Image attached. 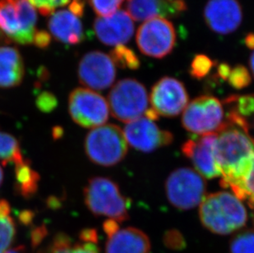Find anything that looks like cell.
Wrapping results in <instances>:
<instances>
[{"mask_svg":"<svg viewBox=\"0 0 254 253\" xmlns=\"http://www.w3.org/2000/svg\"><path fill=\"white\" fill-rule=\"evenodd\" d=\"M216 154L221 171V186L235 191L249 172L254 156V138L250 131L225 125L217 132Z\"/></svg>","mask_w":254,"mask_h":253,"instance_id":"cell-1","label":"cell"},{"mask_svg":"<svg viewBox=\"0 0 254 253\" xmlns=\"http://www.w3.org/2000/svg\"><path fill=\"white\" fill-rule=\"evenodd\" d=\"M199 218L209 231L228 235L245 227L248 213L240 199L229 191L206 195L199 205Z\"/></svg>","mask_w":254,"mask_h":253,"instance_id":"cell-2","label":"cell"},{"mask_svg":"<svg viewBox=\"0 0 254 253\" xmlns=\"http://www.w3.org/2000/svg\"><path fill=\"white\" fill-rule=\"evenodd\" d=\"M84 201L89 210L97 216H106L118 223L129 218V199L123 196L119 185L107 178L89 180L84 189Z\"/></svg>","mask_w":254,"mask_h":253,"instance_id":"cell-3","label":"cell"},{"mask_svg":"<svg viewBox=\"0 0 254 253\" xmlns=\"http://www.w3.org/2000/svg\"><path fill=\"white\" fill-rule=\"evenodd\" d=\"M85 152L96 165L111 167L127 155L128 144L120 126L105 125L91 129L85 138Z\"/></svg>","mask_w":254,"mask_h":253,"instance_id":"cell-4","label":"cell"},{"mask_svg":"<svg viewBox=\"0 0 254 253\" xmlns=\"http://www.w3.org/2000/svg\"><path fill=\"white\" fill-rule=\"evenodd\" d=\"M37 13L28 0H0V31L10 42L33 45Z\"/></svg>","mask_w":254,"mask_h":253,"instance_id":"cell-5","label":"cell"},{"mask_svg":"<svg viewBox=\"0 0 254 253\" xmlns=\"http://www.w3.org/2000/svg\"><path fill=\"white\" fill-rule=\"evenodd\" d=\"M148 103L146 87L136 79L120 80L112 87L109 95L111 115L125 124L142 117L148 109Z\"/></svg>","mask_w":254,"mask_h":253,"instance_id":"cell-6","label":"cell"},{"mask_svg":"<svg viewBox=\"0 0 254 253\" xmlns=\"http://www.w3.org/2000/svg\"><path fill=\"white\" fill-rule=\"evenodd\" d=\"M226 113L218 99L201 96L189 103L182 115V125L196 136L217 133L225 126Z\"/></svg>","mask_w":254,"mask_h":253,"instance_id":"cell-7","label":"cell"},{"mask_svg":"<svg viewBox=\"0 0 254 253\" xmlns=\"http://www.w3.org/2000/svg\"><path fill=\"white\" fill-rule=\"evenodd\" d=\"M170 204L179 210H191L201 204L206 196L204 178L190 168H179L167 178L165 184Z\"/></svg>","mask_w":254,"mask_h":253,"instance_id":"cell-8","label":"cell"},{"mask_svg":"<svg viewBox=\"0 0 254 253\" xmlns=\"http://www.w3.org/2000/svg\"><path fill=\"white\" fill-rule=\"evenodd\" d=\"M68 111L77 125L95 128L105 125L110 116L108 101L96 91L77 88L70 94Z\"/></svg>","mask_w":254,"mask_h":253,"instance_id":"cell-9","label":"cell"},{"mask_svg":"<svg viewBox=\"0 0 254 253\" xmlns=\"http://www.w3.org/2000/svg\"><path fill=\"white\" fill-rule=\"evenodd\" d=\"M136 41L139 51L143 55L155 59H163L175 49V26L165 18L147 20L137 30Z\"/></svg>","mask_w":254,"mask_h":253,"instance_id":"cell-10","label":"cell"},{"mask_svg":"<svg viewBox=\"0 0 254 253\" xmlns=\"http://www.w3.org/2000/svg\"><path fill=\"white\" fill-rule=\"evenodd\" d=\"M150 103L151 109L159 117H176L187 107L189 95L180 80L164 76L152 86Z\"/></svg>","mask_w":254,"mask_h":253,"instance_id":"cell-11","label":"cell"},{"mask_svg":"<svg viewBox=\"0 0 254 253\" xmlns=\"http://www.w3.org/2000/svg\"><path fill=\"white\" fill-rule=\"evenodd\" d=\"M77 76L80 83L92 91L110 88L116 78V67L111 56L101 51H91L80 60Z\"/></svg>","mask_w":254,"mask_h":253,"instance_id":"cell-12","label":"cell"},{"mask_svg":"<svg viewBox=\"0 0 254 253\" xmlns=\"http://www.w3.org/2000/svg\"><path fill=\"white\" fill-rule=\"evenodd\" d=\"M217 133L192 136L183 144L182 152L191 160L199 175L207 179L221 176L216 159Z\"/></svg>","mask_w":254,"mask_h":253,"instance_id":"cell-13","label":"cell"},{"mask_svg":"<svg viewBox=\"0 0 254 253\" xmlns=\"http://www.w3.org/2000/svg\"><path fill=\"white\" fill-rule=\"evenodd\" d=\"M124 133L130 146L144 153L156 151L174 141L171 132L161 130L156 123L145 116L126 124Z\"/></svg>","mask_w":254,"mask_h":253,"instance_id":"cell-14","label":"cell"},{"mask_svg":"<svg viewBox=\"0 0 254 253\" xmlns=\"http://www.w3.org/2000/svg\"><path fill=\"white\" fill-rule=\"evenodd\" d=\"M203 17L211 31L228 35L242 23V7L238 0H208L204 7Z\"/></svg>","mask_w":254,"mask_h":253,"instance_id":"cell-15","label":"cell"},{"mask_svg":"<svg viewBox=\"0 0 254 253\" xmlns=\"http://www.w3.org/2000/svg\"><path fill=\"white\" fill-rule=\"evenodd\" d=\"M94 31L97 38L106 46H121L132 38L134 33V23L127 11L118 10L108 17L96 18Z\"/></svg>","mask_w":254,"mask_h":253,"instance_id":"cell-16","label":"cell"},{"mask_svg":"<svg viewBox=\"0 0 254 253\" xmlns=\"http://www.w3.org/2000/svg\"><path fill=\"white\" fill-rule=\"evenodd\" d=\"M127 12L137 22L152 18H175L188 9L185 0H127Z\"/></svg>","mask_w":254,"mask_h":253,"instance_id":"cell-17","label":"cell"},{"mask_svg":"<svg viewBox=\"0 0 254 253\" xmlns=\"http://www.w3.org/2000/svg\"><path fill=\"white\" fill-rule=\"evenodd\" d=\"M48 28L51 36L62 43L77 45L85 38L82 22L70 10H58L51 14Z\"/></svg>","mask_w":254,"mask_h":253,"instance_id":"cell-18","label":"cell"},{"mask_svg":"<svg viewBox=\"0 0 254 253\" xmlns=\"http://www.w3.org/2000/svg\"><path fill=\"white\" fill-rule=\"evenodd\" d=\"M151 249L148 236L133 227L118 229L106 244V253H151Z\"/></svg>","mask_w":254,"mask_h":253,"instance_id":"cell-19","label":"cell"},{"mask_svg":"<svg viewBox=\"0 0 254 253\" xmlns=\"http://www.w3.org/2000/svg\"><path fill=\"white\" fill-rule=\"evenodd\" d=\"M24 76V62L19 51L12 46H0V88L19 86Z\"/></svg>","mask_w":254,"mask_h":253,"instance_id":"cell-20","label":"cell"},{"mask_svg":"<svg viewBox=\"0 0 254 253\" xmlns=\"http://www.w3.org/2000/svg\"><path fill=\"white\" fill-rule=\"evenodd\" d=\"M15 180L17 192L23 197L30 198L38 190L40 176L29 160L15 166Z\"/></svg>","mask_w":254,"mask_h":253,"instance_id":"cell-21","label":"cell"},{"mask_svg":"<svg viewBox=\"0 0 254 253\" xmlns=\"http://www.w3.org/2000/svg\"><path fill=\"white\" fill-rule=\"evenodd\" d=\"M51 253H100L97 243L79 239L75 242L64 233L56 234L51 244Z\"/></svg>","mask_w":254,"mask_h":253,"instance_id":"cell-22","label":"cell"},{"mask_svg":"<svg viewBox=\"0 0 254 253\" xmlns=\"http://www.w3.org/2000/svg\"><path fill=\"white\" fill-rule=\"evenodd\" d=\"M16 237V225L11 215V207L6 200L0 199V253L9 249Z\"/></svg>","mask_w":254,"mask_h":253,"instance_id":"cell-23","label":"cell"},{"mask_svg":"<svg viewBox=\"0 0 254 253\" xmlns=\"http://www.w3.org/2000/svg\"><path fill=\"white\" fill-rule=\"evenodd\" d=\"M24 160L17 139L9 134L0 131V161L2 165L12 163L16 166L24 162Z\"/></svg>","mask_w":254,"mask_h":253,"instance_id":"cell-24","label":"cell"},{"mask_svg":"<svg viewBox=\"0 0 254 253\" xmlns=\"http://www.w3.org/2000/svg\"><path fill=\"white\" fill-rule=\"evenodd\" d=\"M227 110L235 113L245 120L254 115V94H246L242 96L232 95L228 96L223 101Z\"/></svg>","mask_w":254,"mask_h":253,"instance_id":"cell-25","label":"cell"},{"mask_svg":"<svg viewBox=\"0 0 254 253\" xmlns=\"http://www.w3.org/2000/svg\"><path fill=\"white\" fill-rule=\"evenodd\" d=\"M111 58L115 64L122 69L137 70L141 65V61L136 53L125 45L115 46L111 51Z\"/></svg>","mask_w":254,"mask_h":253,"instance_id":"cell-26","label":"cell"},{"mask_svg":"<svg viewBox=\"0 0 254 253\" xmlns=\"http://www.w3.org/2000/svg\"><path fill=\"white\" fill-rule=\"evenodd\" d=\"M234 195L241 201H245L251 209L254 210V156L252 165L237 189L233 191Z\"/></svg>","mask_w":254,"mask_h":253,"instance_id":"cell-27","label":"cell"},{"mask_svg":"<svg viewBox=\"0 0 254 253\" xmlns=\"http://www.w3.org/2000/svg\"><path fill=\"white\" fill-rule=\"evenodd\" d=\"M230 253H254V230L247 229L233 237L230 242Z\"/></svg>","mask_w":254,"mask_h":253,"instance_id":"cell-28","label":"cell"},{"mask_svg":"<svg viewBox=\"0 0 254 253\" xmlns=\"http://www.w3.org/2000/svg\"><path fill=\"white\" fill-rule=\"evenodd\" d=\"M216 64V61L211 60L207 55L202 54L195 55L190 64V76L199 81L202 80L210 74Z\"/></svg>","mask_w":254,"mask_h":253,"instance_id":"cell-29","label":"cell"},{"mask_svg":"<svg viewBox=\"0 0 254 253\" xmlns=\"http://www.w3.org/2000/svg\"><path fill=\"white\" fill-rule=\"evenodd\" d=\"M227 81L232 88L242 90L250 86L252 82V77L247 67L244 65L238 64L231 67Z\"/></svg>","mask_w":254,"mask_h":253,"instance_id":"cell-30","label":"cell"},{"mask_svg":"<svg viewBox=\"0 0 254 253\" xmlns=\"http://www.w3.org/2000/svg\"><path fill=\"white\" fill-rule=\"evenodd\" d=\"M94 12L99 17H108L117 12L125 0H89Z\"/></svg>","mask_w":254,"mask_h":253,"instance_id":"cell-31","label":"cell"},{"mask_svg":"<svg viewBox=\"0 0 254 253\" xmlns=\"http://www.w3.org/2000/svg\"><path fill=\"white\" fill-rule=\"evenodd\" d=\"M43 16H51L59 7L68 4L71 0H28Z\"/></svg>","mask_w":254,"mask_h":253,"instance_id":"cell-32","label":"cell"},{"mask_svg":"<svg viewBox=\"0 0 254 253\" xmlns=\"http://www.w3.org/2000/svg\"><path fill=\"white\" fill-rule=\"evenodd\" d=\"M165 246L172 250H183L186 248V241L183 234L177 229H170L164 234Z\"/></svg>","mask_w":254,"mask_h":253,"instance_id":"cell-33","label":"cell"},{"mask_svg":"<svg viewBox=\"0 0 254 253\" xmlns=\"http://www.w3.org/2000/svg\"><path fill=\"white\" fill-rule=\"evenodd\" d=\"M51 34H49L46 31H37L35 36V40H34L33 45L37 46L39 48L45 49L48 47L51 44Z\"/></svg>","mask_w":254,"mask_h":253,"instance_id":"cell-34","label":"cell"},{"mask_svg":"<svg viewBox=\"0 0 254 253\" xmlns=\"http://www.w3.org/2000/svg\"><path fill=\"white\" fill-rule=\"evenodd\" d=\"M37 101L39 108L44 111L51 110V108H54L56 105V99L50 93L41 94Z\"/></svg>","mask_w":254,"mask_h":253,"instance_id":"cell-35","label":"cell"},{"mask_svg":"<svg viewBox=\"0 0 254 253\" xmlns=\"http://www.w3.org/2000/svg\"><path fill=\"white\" fill-rule=\"evenodd\" d=\"M231 71V67L227 63H221L217 65L216 67V78L220 79L221 81H227L228 77Z\"/></svg>","mask_w":254,"mask_h":253,"instance_id":"cell-36","label":"cell"},{"mask_svg":"<svg viewBox=\"0 0 254 253\" xmlns=\"http://www.w3.org/2000/svg\"><path fill=\"white\" fill-rule=\"evenodd\" d=\"M103 229L107 237H109L115 234L118 229H120V226H119V223L117 221L108 219L104 222Z\"/></svg>","mask_w":254,"mask_h":253,"instance_id":"cell-37","label":"cell"},{"mask_svg":"<svg viewBox=\"0 0 254 253\" xmlns=\"http://www.w3.org/2000/svg\"><path fill=\"white\" fill-rule=\"evenodd\" d=\"M244 42L248 48L254 50V33L247 34V36L245 37Z\"/></svg>","mask_w":254,"mask_h":253,"instance_id":"cell-38","label":"cell"},{"mask_svg":"<svg viewBox=\"0 0 254 253\" xmlns=\"http://www.w3.org/2000/svg\"><path fill=\"white\" fill-rule=\"evenodd\" d=\"M2 253H27L24 246L16 247L14 249H8Z\"/></svg>","mask_w":254,"mask_h":253,"instance_id":"cell-39","label":"cell"},{"mask_svg":"<svg viewBox=\"0 0 254 253\" xmlns=\"http://www.w3.org/2000/svg\"><path fill=\"white\" fill-rule=\"evenodd\" d=\"M10 41L5 36L4 34L2 33V31H0V44H9Z\"/></svg>","mask_w":254,"mask_h":253,"instance_id":"cell-40","label":"cell"},{"mask_svg":"<svg viewBox=\"0 0 254 253\" xmlns=\"http://www.w3.org/2000/svg\"><path fill=\"white\" fill-rule=\"evenodd\" d=\"M250 69H251V72H252L253 75H254V52L253 53L252 55L250 56Z\"/></svg>","mask_w":254,"mask_h":253,"instance_id":"cell-41","label":"cell"},{"mask_svg":"<svg viewBox=\"0 0 254 253\" xmlns=\"http://www.w3.org/2000/svg\"><path fill=\"white\" fill-rule=\"evenodd\" d=\"M2 181H3V171L1 166H0V187L2 185Z\"/></svg>","mask_w":254,"mask_h":253,"instance_id":"cell-42","label":"cell"},{"mask_svg":"<svg viewBox=\"0 0 254 253\" xmlns=\"http://www.w3.org/2000/svg\"></svg>","mask_w":254,"mask_h":253,"instance_id":"cell-43","label":"cell"}]
</instances>
